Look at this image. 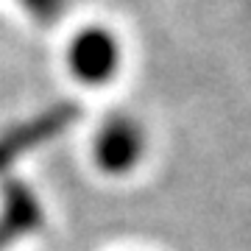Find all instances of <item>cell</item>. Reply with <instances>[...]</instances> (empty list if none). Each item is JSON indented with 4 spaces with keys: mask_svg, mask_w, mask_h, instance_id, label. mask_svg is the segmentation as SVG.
I'll use <instances>...</instances> for the list:
<instances>
[{
    "mask_svg": "<svg viewBox=\"0 0 251 251\" xmlns=\"http://www.w3.org/2000/svg\"><path fill=\"white\" fill-rule=\"evenodd\" d=\"M151 126L128 106L106 109L87 137V159L98 176L109 181L131 179L151 156Z\"/></svg>",
    "mask_w": 251,
    "mask_h": 251,
    "instance_id": "1",
    "label": "cell"
},
{
    "mask_svg": "<svg viewBox=\"0 0 251 251\" xmlns=\"http://www.w3.org/2000/svg\"><path fill=\"white\" fill-rule=\"evenodd\" d=\"M14 3H17V9L23 14L36 20L39 25H50L53 20H59L67 11L70 0H14Z\"/></svg>",
    "mask_w": 251,
    "mask_h": 251,
    "instance_id": "3",
    "label": "cell"
},
{
    "mask_svg": "<svg viewBox=\"0 0 251 251\" xmlns=\"http://www.w3.org/2000/svg\"><path fill=\"white\" fill-rule=\"evenodd\" d=\"M126 39L112 23L84 20L67 31L62 42L64 75L87 92L109 90L126 70Z\"/></svg>",
    "mask_w": 251,
    "mask_h": 251,
    "instance_id": "2",
    "label": "cell"
}]
</instances>
